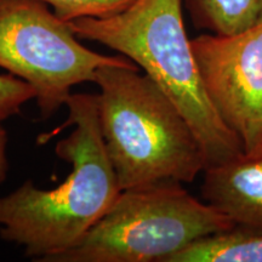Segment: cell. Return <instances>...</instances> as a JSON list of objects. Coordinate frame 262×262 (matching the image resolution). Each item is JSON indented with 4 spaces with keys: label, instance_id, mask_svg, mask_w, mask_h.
I'll list each match as a JSON object with an SVG mask.
<instances>
[{
    "label": "cell",
    "instance_id": "obj_9",
    "mask_svg": "<svg viewBox=\"0 0 262 262\" xmlns=\"http://www.w3.org/2000/svg\"><path fill=\"white\" fill-rule=\"evenodd\" d=\"M193 22L212 34L231 35L262 21V0H186Z\"/></svg>",
    "mask_w": 262,
    "mask_h": 262
},
{
    "label": "cell",
    "instance_id": "obj_8",
    "mask_svg": "<svg viewBox=\"0 0 262 262\" xmlns=\"http://www.w3.org/2000/svg\"><path fill=\"white\" fill-rule=\"evenodd\" d=\"M166 262H262V228L234 226L205 235Z\"/></svg>",
    "mask_w": 262,
    "mask_h": 262
},
{
    "label": "cell",
    "instance_id": "obj_1",
    "mask_svg": "<svg viewBox=\"0 0 262 262\" xmlns=\"http://www.w3.org/2000/svg\"><path fill=\"white\" fill-rule=\"evenodd\" d=\"M66 106L68 119L56 133L73 130L58 141L55 153L72 165L67 179L51 189L27 180L0 196V238L39 262L74 247L122 192L101 134L97 96L71 94Z\"/></svg>",
    "mask_w": 262,
    "mask_h": 262
},
{
    "label": "cell",
    "instance_id": "obj_11",
    "mask_svg": "<svg viewBox=\"0 0 262 262\" xmlns=\"http://www.w3.org/2000/svg\"><path fill=\"white\" fill-rule=\"evenodd\" d=\"M35 98L31 84L12 74H0V123L18 114L22 106Z\"/></svg>",
    "mask_w": 262,
    "mask_h": 262
},
{
    "label": "cell",
    "instance_id": "obj_2",
    "mask_svg": "<svg viewBox=\"0 0 262 262\" xmlns=\"http://www.w3.org/2000/svg\"><path fill=\"white\" fill-rule=\"evenodd\" d=\"M68 24L78 38L124 55L159 85L192 127L205 169L243 155L238 136L206 94L185 28L182 0H136L120 14Z\"/></svg>",
    "mask_w": 262,
    "mask_h": 262
},
{
    "label": "cell",
    "instance_id": "obj_6",
    "mask_svg": "<svg viewBox=\"0 0 262 262\" xmlns=\"http://www.w3.org/2000/svg\"><path fill=\"white\" fill-rule=\"evenodd\" d=\"M191 42L216 112L245 155H262V21L235 34H202Z\"/></svg>",
    "mask_w": 262,
    "mask_h": 262
},
{
    "label": "cell",
    "instance_id": "obj_5",
    "mask_svg": "<svg viewBox=\"0 0 262 262\" xmlns=\"http://www.w3.org/2000/svg\"><path fill=\"white\" fill-rule=\"evenodd\" d=\"M108 64L137 66L124 55L84 47L41 0H0V67L32 85L42 119L66 104L72 88L94 83L96 71Z\"/></svg>",
    "mask_w": 262,
    "mask_h": 262
},
{
    "label": "cell",
    "instance_id": "obj_3",
    "mask_svg": "<svg viewBox=\"0 0 262 262\" xmlns=\"http://www.w3.org/2000/svg\"><path fill=\"white\" fill-rule=\"evenodd\" d=\"M98 123L122 191L153 183H191L205 170L192 127L140 67L108 64L95 74Z\"/></svg>",
    "mask_w": 262,
    "mask_h": 262
},
{
    "label": "cell",
    "instance_id": "obj_7",
    "mask_svg": "<svg viewBox=\"0 0 262 262\" xmlns=\"http://www.w3.org/2000/svg\"><path fill=\"white\" fill-rule=\"evenodd\" d=\"M202 195L235 226L262 228V155L206 168Z\"/></svg>",
    "mask_w": 262,
    "mask_h": 262
},
{
    "label": "cell",
    "instance_id": "obj_12",
    "mask_svg": "<svg viewBox=\"0 0 262 262\" xmlns=\"http://www.w3.org/2000/svg\"><path fill=\"white\" fill-rule=\"evenodd\" d=\"M8 131L0 123V183L8 178L9 160H8Z\"/></svg>",
    "mask_w": 262,
    "mask_h": 262
},
{
    "label": "cell",
    "instance_id": "obj_10",
    "mask_svg": "<svg viewBox=\"0 0 262 262\" xmlns=\"http://www.w3.org/2000/svg\"><path fill=\"white\" fill-rule=\"evenodd\" d=\"M66 22L78 18H104L120 14L136 0H41Z\"/></svg>",
    "mask_w": 262,
    "mask_h": 262
},
{
    "label": "cell",
    "instance_id": "obj_4",
    "mask_svg": "<svg viewBox=\"0 0 262 262\" xmlns=\"http://www.w3.org/2000/svg\"><path fill=\"white\" fill-rule=\"evenodd\" d=\"M180 182L125 189L74 247L49 262H166L196 239L234 227Z\"/></svg>",
    "mask_w": 262,
    "mask_h": 262
}]
</instances>
